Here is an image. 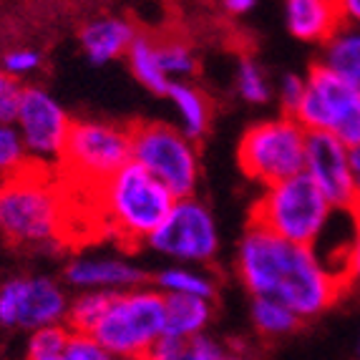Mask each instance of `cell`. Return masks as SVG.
<instances>
[{"label": "cell", "instance_id": "9a60e30c", "mask_svg": "<svg viewBox=\"0 0 360 360\" xmlns=\"http://www.w3.org/2000/svg\"><path fill=\"white\" fill-rule=\"evenodd\" d=\"M288 28L305 43L328 41L342 25L338 0H285Z\"/></svg>", "mask_w": 360, "mask_h": 360}, {"label": "cell", "instance_id": "d590c367", "mask_svg": "<svg viewBox=\"0 0 360 360\" xmlns=\"http://www.w3.org/2000/svg\"><path fill=\"white\" fill-rule=\"evenodd\" d=\"M219 3H222L224 11L232 13V15H245V13L252 11L257 0H219Z\"/></svg>", "mask_w": 360, "mask_h": 360}, {"label": "cell", "instance_id": "4dcf8cb0", "mask_svg": "<svg viewBox=\"0 0 360 360\" xmlns=\"http://www.w3.org/2000/svg\"><path fill=\"white\" fill-rule=\"evenodd\" d=\"M302 94H305V78L295 76V73L285 76L283 89H280V98H283V106H285V111H288V116L295 114V108L300 103Z\"/></svg>", "mask_w": 360, "mask_h": 360}, {"label": "cell", "instance_id": "74e56055", "mask_svg": "<svg viewBox=\"0 0 360 360\" xmlns=\"http://www.w3.org/2000/svg\"><path fill=\"white\" fill-rule=\"evenodd\" d=\"M139 360H154V358H151V355H146V358H139Z\"/></svg>", "mask_w": 360, "mask_h": 360}, {"label": "cell", "instance_id": "603a6c76", "mask_svg": "<svg viewBox=\"0 0 360 360\" xmlns=\"http://www.w3.org/2000/svg\"><path fill=\"white\" fill-rule=\"evenodd\" d=\"M111 295L114 292H101V290L78 292L76 297L68 302V312H66L68 330L91 335V330L96 328V323L101 320L103 312H106L108 302H111Z\"/></svg>", "mask_w": 360, "mask_h": 360}, {"label": "cell", "instance_id": "cb8c5ba5", "mask_svg": "<svg viewBox=\"0 0 360 360\" xmlns=\"http://www.w3.org/2000/svg\"><path fill=\"white\" fill-rule=\"evenodd\" d=\"M156 56L169 78H186L197 71V58H194L189 43H184L181 38L156 41Z\"/></svg>", "mask_w": 360, "mask_h": 360}, {"label": "cell", "instance_id": "60d3db41", "mask_svg": "<svg viewBox=\"0 0 360 360\" xmlns=\"http://www.w3.org/2000/svg\"><path fill=\"white\" fill-rule=\"evenodd\" d=\"M0 76H3V71H0Z\"/></svg>", "mask_w": 360, "mask_h": 360}, {"label": "cell", "instance_id": "f546056e", "mask_svg": "<svg viewBox=\"0 0 360 360\" xmlns=\"http://www.w3.org/2000/svg\"><path fill=\"white\" fill-rule=\"evenodd\" d=\"M181 360H232V355L210 335H199L184 345Z\"/></svg>", "mask_w": 360, "mask_h": 360}, {"label": "cell", "instance_id": "ffe728a7", "mask_svg": "<svg viewBox=\"0 0 360 360\" xmlns=\"http://www.w3.org/2000/svg\"><path fill=\"white\" fill-rule=\"evenodd\" d=\"M129 66H131L134 76L141 86H146L149 91L159 94V96H167L169 91V76L164 73L162 63H159V56H156V41L149 36H139L131 41L127 51Z\"/></svg>", "mask_w": 360, "mask_h": 360}, {"label": "cell", "instance_id": "f1b7e54d", "mask_svg": "<svg viewBox=\"0 0 360 360\" xmlns=\"http://www.w3.org/2000/svg\"><path fill=\"white\" fill-rule=\"evenodd\" d=\"M41 63H43V58H41L38 51L15 49V51H8V53L3 56V68H0V71L15 81V78H23V76H30V73H36L38 68H41Z\"/></svg>", "mask_w": 360, "mask_h": 360}, {"label": "cell", "instance_id": "1f68e13d", "mask_svg": "<svg viewBox=\"0 0 360 360\" xmlns=\"http://www.w3.org/2000/svg\"><path fill=\"white\" fill-rule=\"evenodd\" d=\"M184 340H176V338H167L162 335L156 340V345L151 348V358L154 360H181V353H184Z\"/></svg>", "mask_w": 360, "mask_h": 360}, {"label": "cell", "instance_id": "4316f807", "mask_svg": "<svg viewBox=\"0 0 360 360\" xmlns=\"http://www.w3.org/2000/svg\"><path fill=\"white\" fill-rule=\"evenodd\" d=\"M68 338H71V330H68L66 323L49 325V328L33 330L30 333L25 358H51V355H58L60 350L66 348Z\"/></svg>", "mask_w": 360, "mask_h": 360}, {"label": "cell", "instance_id": "8fae6325", "mask_svg": "<svg viewBox=\"0 0 360 360\" xmlns=\"http://www.w3.org/2000/svg\"><path fill=\"white\" fill-rule=\"evenodd\" d=\"M146 245L164 257L202 264L214 259L219 234L212 212L202 202L186 197L176 199L169 217L146 240Z\"/></svg>", "mask_w": 360, "mask_h": 360}, {"label": "cell", "instance_id": "ab89813d", "mask_svg": "<svg viewBox=\"0 0 360 360\" xmlns=\"http://www.w3.org/2000/svg\"><path fill=\"white\" fill-rule=\"evenodd\" d=\"M0 184H3V176H0Z\"/></svg>", "mask_w": 360, "mask_h": 360}, {"label": "cell", "instance_id": "484cf974", "mask_svg": "<svg viewBox=\"0 0 360 360\" xmlns=\"http://www.w3.org/2000/svg\"><path fill=\"white\" fill-rule=\"evenodd\" d=\"M237 91L247 103H267L270 101V84L262 68L252 58H240L237 66Z\"/></svg>", "mask_w": 360, "mask_h": 360}, {"label": "cell", "instance_id": "7a4b0ae2", "mask_svg": "<svg viewBox=\"0 0 360 360\" xmlns=\"http://www.w3.org/2000/svg\"><path fill=\"white\" fill-rule=\"evenodd\" d=\"M0 234L36 250H58L76 237L73 205L56 167L28 162L0 184Z\"/></svg>", "mask_w": 360, "mask_h": 360}, {"label": "cell", "instance_id": "f35d334b", "mask_svg": "<svg viewBox=\"0 0 360 360\" xmlns=\"http://www.w3.org/2000/svg\"><path fill=\"white\" fill-rule=\"evenodd\" d=\"M358 355H360V342H358Z\"/></svg>", "mask_w": 360, "mask_h": 360}, {"label": "cell", "instance_id": "d6a6232c", "mask_svg": "<svg viewBox=\"0 0 360 360\" xmlns=\"http://www.w3.org/2000/svg\"><path fill=\"white\" fill-rule=\"evenodd\" d=\"M345 288L360 290V222H358V232H355L353 240V250H350V259H348V275H345Z\"/></svg>", "mask_w": 360, "mask_h": 360}, {"label": "cell", "instance_id": "7c38bea8", "mask_svg": "<svg viewBox=\"0 0 360 360\" xmlns=\"http://www.w3.org/2000/svg\"><path fill=\"white\" fill-rule=\"evenodd\" d=\"M13 124L18 129L30 162L49 167L58 164L73 121L49 91L41 86H23Z\"/></svg>", "mask_w": 360, "mask_h": 360}, {"label": "cell", "instance_id": "44dd1931", "mask_svg": "<svg viewBox=\"0 0 360 360\" xmlns=\"http://www.w3.org/2000/svg\"><path fill=\"white\" fill-rule=\"evenodd\" d=\"M156 290L162 295H186V297H202L214 300L217 283L214 277L194 267H167L156 275Z\"/></svg>", "mask_w": 360, "mask_h": 360}, {"label": "cell", "instance_id": "5b68a950", "mask_svg": "<svg viewBox=\"0 0 360 360\" xmlns=\"http://www.w3.org/2000/svg\"><path fill=\"white\" fill-rule=\"evenodd\" d=\"M330 202L323 197L318 184L305 172H300L267 186V192L250 212V224L295 245L312 247L325 222L330 219Z\"/></svg>", "mask_w": 360, "mask_h": 360}, {"label": "cell", "instance_id": "2e32d148", "mask_svg": "<svg viewBox=\"0 0 360 360\" xmlns=\"http://www.w3.org/2000/svg\"><path fill=\"white\" fill-rule=\"evenodd\" d=\"M136 30L124 18H98L91 20L81 30V49L89 56L91 63H108L129 51Z\"/></svg>", "mask_w": 360, "mask_h": 360}, {"label": "cell", "instance_id": "e0dca14e", "mask_svg": "<svg viewBox=\"0 0 360 360\" xmlns=\"http://www.w3.org/2000/svg\"><path fill=\"white\" fill-rule=\"evenodd\" d=\"M212 315H214L212 300L186 297V295H164V335L167 338L189 342L205 335Z\"/></svg>", "mask_w": 360, "mask_h": 360}, {"label": "cell", "instance_id": "e575fe53", "mask_svg": "<svg viewBox=\"0 0 360 360\" xmlns=\"http://www.w3.org/2000/svg\"><path fill=\"white\" fill-rule=\"evenodd\" d=\"M348 167H350V176H353L355 192L360 197V144L348 149Z\"/></svg>", "mask_w": 360, "mask_h": 360}, {"label": "cell", "instance_id": "8d00e7d4", "mask_svg": "<svg viewBox=\"0 0 360 360\" xmlns=\"http://www.w3.org/2000/svg\"><path fill=\"white\" fill-rule=\"evenodd\" d=\"M232 360H245V358H240V355H232Z\"/></svg>", "mask_w": 360, "mask_h": 360}, {"label": "cell", "instance_id": "277c9868", "mask_svg": "<svg viewBox=\"0 0 360 360\" xmlns=\"http://www.w3.org/2000/svg\"><path fill=\"white\" fill-rule=\"evenodd\" d=\"M129 162H131L129 127L106 124V121H73L56 172L73 192L96 194L98 186Z\"/></svg>", "mask_w": 360, "mask_h": 360}, {"label": "cell", "instance_id": "d6986e66", "mask_svg": "<svg viewBox=\"0 0 360 360\" xmlns=\"http://www.w3.org/2000/svg\"><path fill=\"white\" fill-rule=\"evenodd\" d=\"M169 101L174 103L176 114L181 119V134L189 141L205 136L210 129V98L192 84H181V81H172L167 91Z\"/></svg>", "mask_w": 360, "mask_h": 360}, {"label": "cell", "instance_id": "3957f363", "mask_svg": "<svg viewBox=\"0 0 360 360\" xmlns=\"http://www.w3.org/2000/svg\"><path fill=\"white\" fill-rule=\"evenodd\" d=\"M162 181L129 162L96 192V214L103 234H111L121 245H141L159 229L174 207Z\"/></svg>", "mask_w": 360, "mask_h": 360}, {"label": "cell", "instance_id": "9c48e42d", "mask_svg": "<svg viewBox=\"0 0 360 360\" xmlns=\"http://www.w3.org/2000/svg\"><path fill=\"white\" fill-rule=\"evenodd\" d=\"M307 131L292 119H270L255 124L240 141V167L250 179L264 186L305 172Z\"/></svg>", "mask_w": 360, "mask_h": 360}, {"label": "cell", "instance_id": "30bf717a", "mask_svg": "<svg viewBox=\"0 0 360 360\" xmlns=\"http://www.w3.org/2000/svg\"><path fill=\"white\" fill-rule=\"evenodd\" d=\"M68 295L56 280L43 275L13 277L0 283V328L41 330L66 323Z\"/></svg>", "mask_w": 360, "mask_h": 360}, {"label": "cell", "instance_id": "d4e9b609", "mask_svg": "<svg viewBox=\"0 0 360 360\" xmlns=\"http://www.w3.org/2000/svg\"><path fill=\"white\" fill-rule=\"evenodd\" d=\"M28 151H25L20 134L15 129V124H3L0 121V176L15 174L28 164Z\"/></svg>", "mask_w": 360, "mask_h": 360}, {"label": "cell", "instance_id": "ac0fdd59", "mask_svg": "<svg viewBox=\"0 0 360 360\" xmlns=\"http://www.w3.org/2000/svg\"><path fill=\"white\" fill-rule=\"evenodd\" d=\"M323 66L335 71L348 84H353L360 91V28L345 25L333 33L325 41V58Z\"/></svg>", "mask_w": 360, "mask_h": 360}, {"label": "cell", "instance_id": "52a82bcc", "mask_svg": "<svg viewBox=\"0 0 360 360\" xmlns=\"http://www.w3.org/2000/svg\"><path fill=\"white\" fill-rule=\"evenodd\" d=\"M292 119L310 131H325L350 146L360 144V91L335 71L318 63L305 78V94Z\"/></svg>", "mask_w": 360, "mask_h": 360}, {"label": "cell", "instance_id": "4fadbf2b", "mask_svg": "<svg viewBox=\"0 0 360 360\" xmlns=\"http://www.w3.org/2000/svg\"><path fill=\"white\" fill-rule=\"evenodd\" d=\"M305 174L310 176L333 210L360 212V197L355 192L348 167V146L333 134L310 131L305 149Z\"/></svg>", "mask_w": 360, "mask_h": 360}, {"label": "cell", "instance_id": "6da1fadb", "mask_svg": "<svg viewBox=\"0 0 360 360\" xmlns=\"http://www.w3.org/2000/svg\"><path fill=\"white\" fill-rule=\"evenodd\" d=\"M237 275L252 297L290 307L302 323L323 315L345 292L310 247L288 242L255 224H247L242 234Z\"/></svg>", "mask_w": 360, "mask_h": 360}, {"label": "cell", "instance_id": "836d02e7", "mask_svg": "<svg viewBox=\"0 0 360 360\" xmlns=\"http://www.w3.org/2000/svg\"><path fill=\"white\" fill-rule=\"evenodd\" d=\"M338 8H340V18L342 23H358L360 25V0H338Z\"/></svg>", "mask_w": 360, "mask_h": 360}, {"label": "cell", "instance_id": "83f0119b", "mask_svg": "<svg viewBox=\"0 0 360 360\" xmlns=\"http://www.w3.org/2000/svg\"><path fill=\"white\" fill-rule=\"evenodd\" d=\"M25 360H116V358L108 350H103L91 335L71 330L66 348L60 350L58 355H51V358H25Z\"/></svg>", "mask_w": 360, "mask_h": 360}, {"label": "cell", "instance_id": "7402d4cb", "mask_svg": "<svg viewBox=\"0 0 360 360\" xmlns=\"http://www.w3.org/2000/svg\"><path fill=\"white\" fill-rule=\"evenodd\" d=\"M250 318H252L255 330L264 338L292 335L302 325V320L297 318L290 307L280 305V302H275V300H267V297H252Z\"/></svg>", "mask_w": 360, "mask_h": 360}, {"label": "cell", "instance_id": "ba28073f", "mask_svg": "<svg viewBox=\"0 0 360 360\" xmlns=\"http://www.w3.org/2000/svg\"><path fill=\"white\" fill-rule=\"evenodd\" d=\"M131 162L162 181L174 199L192 197L199 179V159L194 144L179 129L162 121H144L129 127Z\"/></svg>", "mask_w": 360, "mask_h": 360}, {"label": "cell", "instance_id": "5bb4252c", "mask_svg": "<svg viewBox=\"0 0 360 360\" xmlns=\"http://www.w3.org/2000/svg\"><path fill=\"white\" fill-rule=\"evenodd\" d=\"M144 280L146 275L141 267L119 257H78L66 267V283L81 292H124L141 288Z\"/></svg>", "mask_w": 360, "mask_h": 360}, {"label": "cell", "instance_id": "8992f818", "mask_svg": "<svg viewBox=\"0 0 360 360\" xmlns=\"http://www.w3.org/2000/svg\"><path fill=\"white\" fill-rule=\"evenodd\" d=\"M162 335L164 295L149 288L114 292L106 312L91 330V338L116 360L146 358Z\"/></svg>", "mask_w": 360, "mask_h": 360}]
</instances>
